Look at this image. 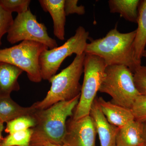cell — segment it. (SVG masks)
I'll return each mask as SVG.
<instances>
[{
	"label": "cell",
	"mask_w": 146,
	"mask_h": 146,
	"mask_svg": "<svg viewBox=\"0 0 146 146\" xmlns=\"http://www.w3.org/2000/svg\"><path fill=\"white\" fill-rule=\"evenodd\" d=\"M80 96L59 102L46 109H36L31 115L35 124L31 128L30 146H46L48 143L63 145L67 119L73 116Z\"/></svg>",
	"instance_id": "1"
},
{
	"label": "cell",
	"mask_w": 146,
	"mask_h": 146,
	"mask_svg": "<svg viewBox=\"0 0 146 146\" xmlns=\"http://www.w3.org/2000/svg\"><path fill=\"white\" fill-rule=\"evenodd\" d=\"M136 35V30L121 33L115 27L104 37L88 43L84 52L101 58L107 66L125 65L133 73L139 66L133 58V44Z\"/></svg>",
	"instance_id": "2"
},
{
	"label": "cell",
	"mask_w": 146,
	"mask_h": 146,
	"mask_svg": "<svg viewBox=\"0 0 146 146\" xmlns=\"http://www.w3.org/2000/svg\"><path fill=\"white\" fill-rule=\"evenodd\" d=\"M85 53L76 55L72 62L50 80L49 91L44 98L33 104L36 109H46L59 102L67 101L80 95V80L84 71Z\"/></svg>",
	"instance_id": "3"
},
{
	"label": "cell",
	"mask_w": 146,
	"mask_h": 146,
	"mask_svg": "<svg viewBox=\"0 0 146 146\" xmlns=\"http://www.w3.org/2000/svg\"><path fill=\"white\" fill-rule=\"evenodd\" d=\"M99 91L109 95L112 98L111 102L130 110L141 95L135 86L133 72L123 65L106 67Z\"/></svg>",
	"instance_id": "4"
},
{
	"label": "cell",
	"mask_w": 146,
	"mask_h": 146,
	"mask_svg": "<svg viewBox=\"0 0 146 146\" xmlns=\"http://www.w3.org/2000/svg\"><path fill=\"white\" fill-rule=\"evenodd\" d=\"M107 67L101 58L85 53L84 63V74L80 98L72 118L78 119L89 115L93 102L99 91Z\"/></svg>",
	"instance_id": "5"
},
{
	"label": "cell",
	"mask_w": 146,
	"mask_h": 146,
	"mask_svg": "<svg viewBox=\"0 0 146 146\" xmlns=\"http://www.w3.org/2000/svg\"><path fill=\"white\" fill-rule=\"evenodd\" d=\"M89 34L84 27H79L74 35L62 46L44 51L39 60L42 80L49 82L66 58L74 54L78 55L84 53Z\"/></svg>",
	"instance_id": "6"
},
{
	"label": "cell",
	"mask_w": 146,
	"mask_h": 146,
	"mask_svg": "<svg viewBox=\"0 0 146 146\" xmlns=\"http://www.w3.org/2000/svg\"><path fill=\"white\" fill-rule=\"evenodd\" d=\"M48 48L42 43L23 41L18 44L0 49V62L9 63L27 73L30 81L39 83L42 79L39 65L40 54Z\"/></svg>",
	"instance_id": "7"
},
{
	"label": "cell",
	"mask_w": 146,
	"mask_h": 146,
	"mask_svg": "<svg viewBox=\"0 0 146 146\" xmlns=\"http://www.w3.org/2000/svg\"><path fill=\"white\" fill-rule=\"evenodd\" d=\"M7 39L11 44L21 41H31L44 44L50 49L58 47L56 40L49 36L46 27L38 22L36 16L29 9L18 14L14 19Z\"/></svg>",
	"instance_id": "8"
},
{
	"label": "cell",
	"mask_w": 146,
	"mask_h": 146,
	"mask_svg": "<svg viewBox=\"0 0 146 146\" xmlns=\"http://www.w3.org/2000/svg\"><path fill=\"white\" fill-rule=\"evenodd\" d=\"M97 131L90 115L74 120L72 117L66 122L63 145L67 146H96Z\"/></svg>",
	"instance_id": "9"
},
{
	"label": "cell",
	"mask_w": 146,
	"mask_h": 146,
	"mask_svg": "<svg viewBox=\"0 0 146 146\" xmlns=\"http://www.w3.org/2000/svg\"><path fill=\"white\" fill-rule=\"evenodd\" d=\"M89 115L94 121L100 146H116L119 128L108 121L102 112L97 97L91 106Z\"/></svg>",
	"instance_id": "10"
},
{
	"label": "cell",
	"mask_w": 146,
	"mask_h": 146,
	"mask_svg": "<svg viewBox=\"0 0 146 146\" xmlns=\"http://www.w3.org/2000/svg\"><path fill=\"white\" fill-rule=\"evenodd\" d=\"M98 101L103 114L112 125L120 128L134 120L130 109L106 101L101 97L98 98Z\"/></svg>",
	"instance_id": "11"
},
{
	"label": "cell",
	"mask_w": 146,
	"mask_h": 146,
	"mask_svg": "<svg viewBox=\"0 0 146 146\" xmlns=\"http://www.w3.org/2000/svg\"><path fill=\"white\" fill-rule=\"evenodd\" d=\"M65 0H39L45 12L49 13L53 21L54 34L59 39H65L66 14L64 10Z\"/></svg>",
	"instance_id": "12"
},
{
	"label": "cell",
	"mask_w": 146,
	"mask_h": 146,
	"mask_svg": "<svg viewBox=\"0 0 146 146\" xmlns=\"http://www.w3.org/2000/svg\"><path fill=\"white\" fill-rule=\"evenodd\" d=\"M23 72L16 66L0 62V98L10 97L13 91L20 90L18 80Z\"/></svg>",
	"instance_id": "13"
},
{
	"label": "cell",
	"mask_w": 146,
	"mask_h": 146,
	"mask_svg": "<svg viewBox=\"0 0 146 146\" xmlns=\"http://www.w3.org/2000/svg\"><path fill=\"white\" fill-rule=\"evenodd\" d=\"M143 124L134 120L119 128L116 146H145Z\"/></svg>",
	"instance_id": "14"
},
{
	"label": "cell",
	"mask_w": 146,
	"mask_h": 146,
	"mask_svg": "<svg viewBox=\"0 0 146 146\" xmlns=\"http://www.w3.org/2000/svg\"><path fill=\"white\" fill-rule=\"evenodd\" d=\"M136 35L133 44V58L137 65H141V59L146 45V0L140 1Z\"/></svg>",
	"instance_id": "15"
},
{
	"label": "cell",
	"mask_w": 146,
	"mask_h": 146,
	"mask_svg": "<svg viewBox=\"0 0 146 146\" xmlns=\"http://www.w3.org/2000/svg\"><path fill=\"white\" fill-rule=\"evenodd\" d=\"M36 109L33 104L30 107H22L10 96L0 98V119L4 123L22 116H31Z\"/></svg>",
	"instance_id": "16"
},
{
	"label": "cell",
	"mask_w": 146,
	"mask_h": 146,
	"mask_svg": "<svg viewBox=\"0 0 146 146\" xmlns=\"http://www.w3.org/2000/svg\"><path fill=\"white\" fill-rule=\"evenodd\" d=\"M139 0H109L108 1L110 11L118 13L125 20L137 23Z\"/></svg>",
	"instance_id": "17"
},
{
	"label": "cell",
	"mask_w": 146,
	"mask_h": 146,
	"mask_svg": "<svg viewBox=\"0 0 146 146\" xmlns=\"http://www.w3.org/2000/svg\"><path fill=\"white\" fill-rule=\"evenodd\" d=\"M31 128L9 134L1 142L3 146H30Z\"/></svg>",
	"instance_id": "18"
},
{
	"label": "cell",
	"mask_w": 146,
	"mask_h": 146,
	"mask_svg": "<svg viewBox=\"0 0 146 146\" xmlns=\"http://www.w3.org/2000/svg\"><path fill=\"white\" fill-rule=\"evenodd\" d=\"M35 121L31 116L19 117L7 123L5 131L11 134L32 128L35 125Z\"/></svg>",
	"instance_id": "19"
},
{
	"label": "cell",
	"mask_w": 146,
	"mask_h": 146,
	"mask_svg": "<svg viewBox=\"0 0 146 146\" xmlns=\"http://www.w3.org/2000/svg\"><path fill=\"white\" fill-rule=\"evenodd\" d=\"M30 0H0V5L6 11L12 13L21 14L29 9Z\"/></svg>",
	"instance_id": "20"
},
{
	"label": "cell",
	"mask_w": 146,
	"mask_h": 146,
	"mask_svg": "<svg viewBox=\"0 0 146 146\" xmlns=\"http://www.w3.org/2000/svg\"><path fill=\"white\" fill-rule=\"evenodd\" d=\"M130 110L134 120L141 122L146 121V96L140 95L134 102Z\"/></svg>",
	"instance_id": "21"
},
{
	"label": "cell",
	"mask_w": 146,
	"mask_h": 146,
	"mask_svg": "<svg viewBox=\"0 0 146 146\" xmlns=\"http://www.w3.org/2000/svg\"><path fill=\"white\" fill-rule=\"evenodd\" d=\"M134 84L138 92L146 96V66L140 65L133 73Z\"/></svg>",
	"instance_id": "22"
},
{
	"label": "cell",
	"mask_w": 146,
	"mask_h": 146,
	"mask_svg": "<svg viewBox=\"0 0 146 146\" xmlns=\"http://www.w3.org/2000/svg\"><path fill=\"white\" fill-rule=\"evenodd\" d=\"M13 20L12 13L6 11L0 5V47L2 44V38L8 33Z\"/></svg>",
	"instance_id": "23"
},
{
	"label": "cell",
	"mask_w": 146,
	"mask_h": 146,
	"mask_svg": "<svg viewBox=\"0 0 146 146\" xmlns=\"http://www.w3.org/2000/svg\"><path fill=\"white\" fill-rule=\"evenodd\" d=\"M78 0H65L64 10L66 16L70 14L76 13L79 15H84L85 13V8L83 5H78Z\"/></svg>",
	"instance_id": "24"
},
{
	"label": "cell",
	"mask_w": 146,
	"mask_h": 146,
	"mask_svg": "<svg viewBox=\"0 0 146 146\" xmlns=\"http://www.w3.org/2000/svg\"><path fill=\"white\" fill-rule=\"evenodd\" d=\"M4 123L0 119V143H1L3 139L2 135V132L4 129Z\"/></svg>",
	"instance_id": "25"
},
{
	"label": "cell",
	"mask_w": 146,
	"mask_h": 146,
	"mask_svg": "<svg viewBox=\"0 0 146 146\" xmlns=\"http://www.w3.org/2000/svg\"><path fill=\"white\" fill-rule=\"evenodd\" d=\"M143 138L145 142V146H146V121L143 122Z\"/></svg>",
	"instance_id": "26"
},
{
	"label": "cell",
	"mask_w": 146,
	"mask_h": 146,
	"mask_svg": "<svg viewBox=\"0 0 146 146\" xmlns=\"http://www.w3.org/2000/svg\"><path fill=\"white\" fill-rule=\"evenodd\" d=\"M46 146H67L65 145H53V144L48 143V144H47L46 145Z\"/></svg>",
	"instance_id": "27"
},
{
	"label": "cell",
	"mask_w": 146,
	"mask_h": 146,
	"mask_svg": "<svg viewBox=\"0 0 146 146\" xmlns=\"http://www.w3.org/2000/svg\"><path fill=\"white\" fill-rule=\"evenodd\" d=\"M145 57V58H146V50H145V51H144V52L143 53V57Z\"/></svg>",
	"instance_id": "28"
},
{
	"label": "cell",
	"mask_w": 146,
	"mask_h": 146,
	"mask_svg": "<svg viewBox=\"0 0 146 146\" xmlns=\"http://www.w3.org/2000/svg\"><path fill=\"white\" fill-rule=\"evenodd\" d=\"M0 146H3L2 145L1 143H0Z\"/></svg>",
	"instance_id": "29"
},
{
	"label": "cell",
	"mask_w": 146,
	"mask_h": 146,
	"mask_svg": "<svg viewBox=\"0 0 146 146\" xmlns=\"http://www.w3.org/2000/svg\"></svg>",
	"instance_id": "30"
}]
</instances>
